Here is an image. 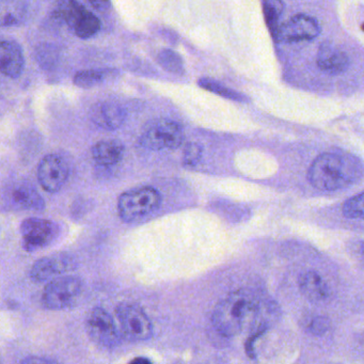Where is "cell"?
<instances>
[{
    "instance_id": "cell-14",
    "label": "cell",
    "mask_w": 364,
    "mask_h": 364,
    "mask_svg": "<svg viewBox=\"0 0 364 364\" xmlns=\"http://www.w3.org/2000/svg\"><path fill=\"white\" fill-rule=\"evenodd\" d=\"M90 117L95 124L101 129L114 131L122 127L127 114L118 104L103 102V103L97 104L91 109Z\"/></svg>"
},
{
    "instance_id": "cell-4",
    "label": "cell",
    "mask_w": 364,
    "mask_h": 364,
    "mask_svg": "<svg viewBox=\"0 0 364 364\" xmlns=\"http://www.w3.org/2000/svg\"><path fill=\"white\" fill-rule=\"evenodd\" d=\"M56 14L74 35L82 39L93 37L101 29L99 18L75 0H61L57 6Z\"/></svg>"
},
{
    "instance_id": "cell-26",
    "label": "cell",
    "mask_w": 364,
    "mask_h": 364,
    "mask_svg": "<svg viewBox=\"0 0 364 364\" xmlns=\"http://www.w3.org/2000/svg\"><path fill=\"white\" fill-rule=\"evenodd\" d=\"M89 4L97 11H104L109 8V0H89Z\"/></svg>"
},
{
    "instance_id": "cell-19",
    "label": "cell",
    "mask_w": 364,
    "mask_h": 364,
    "mask_svg": "<svg viewBox=\"0 0 364 364\" xmlns=\"http://www.w3.org/2000/svg\"><path fill=\"white\" fill-rule=\"evenodd\" d=\"M159 63L166 71L180 75L184 73V65L182 59L176 53L165 50L159 55Z\"/></svg>"
},
{
    "instance_id": "cell-27",
    "label": "cell",
    "mask_w": 364,
    "mask_h": 364,
    "mask_svg": "<svg viewBox=\"0 0 364 364\" xmlns=\"http://www.w3.org/2000/svg\"><path fill=\"white\" fill-rule=\"evenodd\" d=\"M140 361L148 362V360H146V359H135V360H134L133 362H140Z\"/></svg>"
},
{
    "instance_id": "cell-20",
    "label": "cell",
    "mask_w": 364,
    "mask_h": 364,
    "mask_svg": "<svg viewBox=\"0 0 364 364\" xmlns=\"http://www.w3.org/2000/svg\"><path fill=\"white\" fill-rule=\"evenodd\" d=\"M343 214L347 218L364 220V193L347 200L343 205Z\"/></svg>"
},
{
    "instance_id": "cell-6",
    "label": "cell",
    "mask_w": 364,
    "mask_h": 364,
    "mask_svg": "<svg viewBox=\"0 0 364 364\" xmlns=\"http://www.w3.org/2000/svg\"><path fill=\"white\" fill-rule=\"evenodd\" d=\"M82 283L77 277H61L50 281L43 291L42 302L48 310H63L77 300Z\"/></svg>"
},
{
    "instance_id": "cell-1",
    "label": "cell",
    "mask_w": 364,
    "mask_h": 364,
    "mask_svg": "<svg viewBox=\"0 0 364 364\" xmlns=\"http://www.w3.org/2000/svg\"><path fill=\"white\" fill-rule=\"evenodd\" d=\"M259 311L257 298L240 289L221 300L213 311L212 323L218 333L225 338L237 336L252 321Z\"/></svg>"
},
{
    "instance_id": "cell-7",
    "label": "cell",
    "mask_w": 364,
    "mask_h": 364,
    "mask_svg": "<svg viewBox=\"0 0 364 364\" xmlns=\"http://www.w3.org/2000/svg\"><path fill=\"white\" fill-rule=\"evenodd\" d=\"M116 315L120 321L123 333L135 342L146 341L152 336L153 327L150 318L138 304H121L117 306Z\"/></svg>"
},
{
    "instance_id": "cell-16",
    "label": "cell",
    "mask_w": 364,
    "mask_h": 364,
    "mask_svg": "<svg viewBox=\"0 0 364 364\" xmlns=\"http://www.w3.org/2000/svg\"><path fill=\"white\" fill-rule=\"evenodd\" d=\"M316 63L321 71L336 75L346 71L349 65V59L340 48L325 44L317 53Z\"/></svg>"
},
{
    "instance_id": "cell-10",
    "label": "cell",
    "mask_w": 364,
    "mask_h": 364,
    "mask_svg": "<svg viewBox=\"0 0 364 364\" xmlns=\"http://www.w3.org/2000/svg\"><path fill=\"white\" fill-rule=\"evenodd\" d=\"M68 178L69 166L59 155H48L42 159L38 167V180L48 193H58L67 182Z\"/></svg>"
},
{
    "instance_id": "cell-22",
    "label": "cell",
    "mask_w": 364,
    "mask_h": 364,
    "mask_svg": "<svg viewBox=\"0 0 364 364\" xmlns=\"http://www.w3.org/2000/svg\"><path fill=\"white\" fill-rule=\"evenodd\" d=\"M103 78V72L89 70V71L78 72L74 76L73 80L76 86L82 87V88H90V87L100 84Z\"/></svg>"
},
{
    "instance_id": "cell-23",
    "label": "cell",
    "mask_w": 364,
    "mask_h": 364,
    "mask_svg": "<svg viewBox=\"0 0 364 364\" xmlns=\"http://www.w3.org/2000/svg\"><path fill=\"white\" fill-rule=\"evenodd\" d=\"M199 85L200 87L205 89V90L212 91V92L217 93V95H221V97H228V99L231 100H237V101L240 100V95L238 93L225 88V86L215 82V80L203 78V80H199Z\"/></svg>"
},
{
    "instance_id": "cell-11",
    "label": "cell",
    "mask_w": 364,
    "mask_h": 364,
    "mask_svg": "<svg viewBox=\"0 0 364 364\" xmlns=\"http://www.w3.org/2000/svg\"><path fill=\"white\" fill-rule=\"evenodd\" d=\"M87 332L93 342L100 346L114 347L119 344V336L112 316L104 309L95 308L87 318Z\"/></svg>"
},
{
    "instance_id": "cell-15",
    "label": "cell",
    "mask_w": 364,
    "mask_h": 364,
    "mask_svg": "<svg viewBox=\"0 0 364 364\" xmlns=\"http://www.w3.org/2000/svg\"><path fill=\"white\" fill-rule=\"evenodd\" d=\"M24 69V57L20 46L14 41L0 44V70L8 77H18Z\"/></svg>"
},
{
    "instance_id": "cell-12",
    "label": "cell",
    "mask_w": 364,
    "mask_h": 364,
    "mask_svg": "<svg viewBox=\"0 0 364 364\" xmlns=\"http://www.w3.org/2000/svg\"><path fill=\"white\" fill-rule=\"evenodd\" d=\"M4 202L18 210H42L44 201L38 191L28 183L18 182L9 185L4 191Z\"/></svg>"
},
{
    "instance_id": "cell-21",
    "label": "cell",
    "mask_w": 364,
    "mask_h": 364,
    "mask_svg": "<svg viewBox=\"0 0 364 364\" xmlns=\"http://www.w3.org/2000/svg\"><path fill=\"white\" fill-rule=\"evenodd\" d=\"M264 16L270 28H278V20L283 12V3L281 0H264Z\"/></svg>"
},
{
    "instance_id": "cell-9",
    "label": "cell",
    "mask_w": 364,
    "mask_h": 364,
    "mask_svg": "<svg viewBox=\"0 0 364 364\" xmlns=\"http://www.w3.org/2000/svg\"><path fill=\"white\" fill-rule=\"evenodd\" d=\"M321 27L315 18L306 14H297L287 22L279 25L274 36L279 42L310 41L319 35Z\"/></svg>"
},
{
    "instance_id": "cell-25",
    "label": "cell",
    "mask_w": 364,
    "mask_h": 364,
    "mask_svg": "<svg viewBox=\"0 0 364 364\" xmlns=\"http://www.w3.org/2000/svg\"><path fill=\"white\" fill-rule=\"evenodd\" d=\"M329 328V321L325 317H316L314 321L311 323V331L316 336L325 333Z\"/></svg>"
},
{
    "instance_id": "cell-5",
    "label": "cell",
    "mask_w": 364,
    "mask_h": 364,
    "mask_svg": "<svg viewBox=\"0 0 364 364\" xmlns=\"http://www.w3.org/2000/svg\"><path fill=\"white\" fill-rule=\"evenodd\" d=\"M184 138L180 124L174 121L161 120L144 132L140 144L149 150H176L182 146Z\"/></svg>"
},
{
    "instance_id": "cell-17",
    "label": "cell",
    "mask_w": 364,
    "mask_h": 364,
    "mask_svg": "<svg viewBox=\"0 0 364 364\" xmlns=\"http://www.w3.org/2000/svg\"><path fill=\"white\" fill-rule=\"evenodd\" d=\"M299 289L302 295L314 304L327 301L331 295L326 281L315 272H306L300 276Z\"/></svg>"
},
{
    "instance_id": "cell-2",
    "label": "cell",
    "mask_w": 364,
    "mask_h": 364,
    "mask_svg": "<svg viewBox=\"0 0 364 364\" xmlns=\"http://www.w3.org/2000/svg\"><path fill=\"white\" fill-rule=\"evenodd\" d=\"M361 167L355 159L338 153H323L316 157L308 172L309 181L319 191L344 188L360 176Z\"/></svg>"
},
{
    "instance_id": "cell-8",
    "label": "cell",
    "mask_w": 364,
    "mask_h": 364,
    "mask_svg": "<svg viewBox=\"0 0 364 364\" xmlns=\"http://www.w3.org/2000/svg\"><path fill=\"white\" fill-rule=\"evenodd\" d=\"M23 247L28 252L40 250L52 244L58 235V225L50 220L29 218L21 225Z\"/></svg>"
},
{
    "instance_id": "cell-18",
    "label": "cell",
    "mask_w": 364,
    "mask_h": 364,
    "mask_svg": "<svg viewBox=\"0 0 364 364\" xmlns=\"http://www.w3.org/2000/svg\"><path fill=\"white\" fill-rule=\"evenodd\" d=\"M124 146L118 140H103L92 148V157L100 166L109 167L122 159Z\"/></svg>"
},
{
    "instance_id": "cell-13",
    "label": "cell",
    "mask_w": 364,
    "mask_h": 364,
    "mask_svg": "<svg viewBox=\"0 0 364 364\" xmlns=\"http://www.w3.org/2000/svg\"><path fill=\"white\" fill-rule=\"evenodd\" d=\"M75 267V259L70 255H52V257H43L33 264L31 276L36 281L50 280Z\"/></svg>"
},
{
    "instance_id": "cell-28",
    "label": "cell",
    "mask_w": 364,
    "mask_h": 364,
    "mask_svg": "<svg viewBox=\"0 0 364 364\" xmlns=\"http://www.w3.org/2000/svg\"><path fill=\"white\" fill-rule=\"evenodd\" d=\"M362 29H364V25H363V26H362Z\"/></svg>"
},
{
    "instance_id": "cell-24",
    "label": "cell",
    "mask_w": 364,
    "mask_h": 364,
    "mask_svg": "<svg viewBox=\"0 0 364 364\" xmlns=\"http://www.w3.org/2000/svg\"><path fill=\"white\" fill-rule=\"evenodd\" d=\"M202 157V148L200 144L191 142L185 148L184 154H183V161L186 166H196L199 163Z\"/></svg>"
},
{
    "instance_id": "cell-3",
    "label": "cell",
    "mask_w": 364,
    "mask_h": 364,
    "mask_svg": "<svg viewBox=\"0 0 364 364\" xmlns=\"http://www.w3.org/2000/svg\"><path fill=\"white\" fill-rule=\"evenodd\" d=\"M161 202V193L153 187L131 189L119 198V216L124 221L136 220L154 212Z\"/></svg>"
}]
</instances>
